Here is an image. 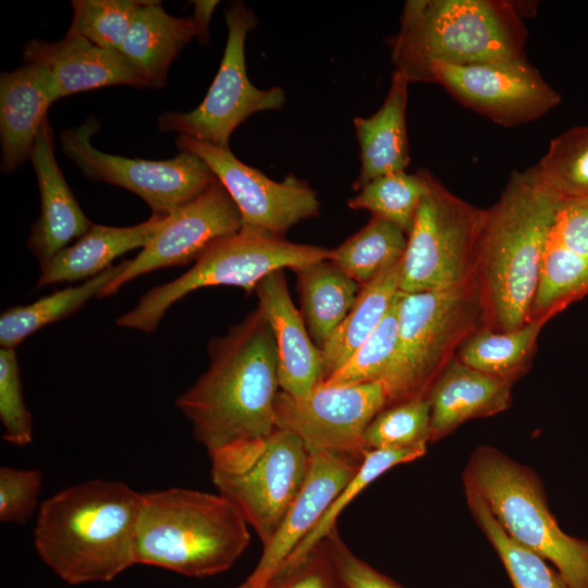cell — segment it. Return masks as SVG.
<instances>
[{"label": "cell", "mask_w": 588, "mask_h": 588, "mask_svg": "<svg viewBox=\"0 0 588 588\" xmlns=\"http://www.w3.org/2000/svg\"><path fill=\"white\" fill-rule=\"evenodd\" d=\"M210 364L175 401L211 465L254 456L277 429L278 351L256 308L208 346Z\"/></svg>", "instance_id": "6da1fadb"}, {"label": "cell", "mask_w": 588, "mask_h": 588, "mask_svg": "<svg viewBox=\"0 0 588 588\" xmlns=\"http://www.w3.org/2000/svg\"><path fill=\"white\" fill-rule=\"evenodd\" d=\"M562 200L531 167L512 171L499 200L485 209L474 274L483 327L510 331L529 321Z\"/></svg>", "instance_id": "7a4b0ae2"}, {"label": "cell", "mask_w": 588, "mask_h": 588, "mask_svg": "<svg viewBox=\"0 0 588 588\" xmlns=\"http://www.w3.org/2000/svg\"><path fill=\"white\" fill-rule=\"evenodd\" d=\"M143 493L115 480L90 479L45 500L34 546L64 583H108L135 565Z\"/></svg>", "instance_id": "3957f363"}, {"label": "cell", "mask_w": 588, "mask_h": 588, "mask_svg": "<svg viewBox=\"0 0 588 588\" xmlns=\"http://www.w3.org/2000/svg\"><path fill=\"white\" fill-rule=\"evenodd\" d=\"M527 28L503 0H409L391 38L395 71L408 83H432L438 64L467 65L525 58Z\"/></svg>", "instance_id": "277c9868"}, {"label": "cell", "mask_w": 588, "mask_h": 588, "mask_svg": "<svg viewBox=\"0 0 588 588\" xmlns=\"http://www.w3.org/2000/svg\"><path fill=\"white\" fill-rule=\"evenodd\" d=\"M249 525L220 493L169 488L143 493L135 565L204 578L231 568L250 541Z\"/></svg>", "instance_id": "5b68a950"}, {"label": "cell", "mask_w": 588, "mask_h": 588, "mask_svg": "<svg viewBox=\"0 0 588 588\" xmlns=\"http://www.w3.org/2000/svg\"><path fill=\"white\" fill-rule=\"evenodd\" d=\"M463 482L481 497L515 542L549 561L569 588H588V540L560 527L531 468L480 445L469 456Z\"/></svg>", "instance_id": "8992f818"}, {"label": "cell", "mask_w": 588, "mask_h": 588, "mask_svg": "<svg viewBox=\"0 0 588 588\" xmlns=\"http://www.w3.org/2000/svg\"><path fill=\"white\" fill-rule=\"evenodd\" d=\"M397 345L380 382L388 406L427 397L462 343L483 327L475 278L454 287L400 292Z\"/></svg>", "instance_id": "52a82bcc"}, {"label": "cell", "mask_w": 588, "mask_h": 588, "mask_svg": "<svg viewBox=\"0 0 588 588\" xmlns=\"http://www.w3.org/2000/svg\"><path fill=\"white\" fill-rule=\"evenodd\" d=\"M331 249L298 244L247 229L212 243L179 278L148 291L138 304L117 320L123 328L154 332L167 310L195 290L229 285L247 294L268 274L294 271L329 259Z\"/></svg>", "instance_id": "ba28073f"}, {"label": "cell", "mask_w": 588, "mask_h": 588, "mask_svg": "<svg viewBox=\"0 0 588 588\" xmlns=\"http://www.w3.org/2000/svg\"><path fill=\"white\" fill-rule=\"evenodd\" d=\"M483 218L485 209L457 197L430 173L407 234L400 291L444 290L473 280Z\"/></svg>", "instance_id": "9c48e42d"}, {"label": "cell", "mask_w": 588, "mask_h": 588, "mask_svg": "<svg viewBox=\"0 0 588 588\" xmlns=\"http://www.w3.org/2000/svg\"><path fill=\"white\" fill-rule=\"evenodd\" d=\"M228 40L219 71L200 105L188 112H166L158 118L160 132L179 135L213 146L229 148L234 130L252 114L279 110L285 102L280 87L257 88L248 78L245 40L258 21L242 2L225 11Z\"/></svg>", "instance_id": "30bf717a"}, {"label": "cell", "mask_w": 588, "mask_h": 588, "mask_svg": "<svg viewBox=\"0 0 588 588\" xmlns=\"http://www.w3.org/2000/svg\"><path fill=\"white\" fill-rule=\"evenodd\" d=\"M99 127V122L90 117L77 127L63 130L62 152L88 179L138 195L155 215H170L217 182L207 163L188 151H180L168 160L131 159L100 151L91 145Z\"/></svg>", "instance_id": "8fae6325"}, {"label": "cell", "mask_w": 588, "mask_h": 588, "mask_svg": "<svg viewBox=\"0 0 588 588\" xmlns=\"http://www.w3.org/2000/svg\"><path fill=\"white\" fill-rule=\"evenodd\" d=\"M310 452L294 433L277 428L252 457L211 467L218 493L226 498L266 546L301 493Z\"/></svg>", "instance_id": "7c38bea8"}, {"label": "cell", "mask_w": 588, "mask_h": 588, "mask_svg": "<svg viewBox=\"0 0 588 588\" xmlns=\"http://www.w3.org/2000/svg\"><path fill=\"white\" fill-rule=\"evenodd\" d=\"M385 407L388 397L380 382L319 384L299 397L280 390L275 400V426L296 434L309 451L364 460L368 452L364 443L365 430Z\"/></svg>", "instance_id": "4fadbf2b"}, {"label": "cell", "mask_w": 588, "mask_h": 588, "mask_svg": "<svg viewBox=\"0 0 588 588\" xmlns=\"http://www.w3.org/2000/svg\"><path fill=\"white\" fill-rule=\"evenodd\" d=\"M175 144L180 151L198 156L211 169L236 205L242 229L283 237L293 225L319 215L316 192L293 174L275 182L238 160L230 148L183 135Z\"/></svg>", "instance_id": "5bb4252c"}, {"label": "cell", "mask_w": 588, "mask_h": 588, "mask_svg": "<svg viewBox=\"0 0 588 588\" xmlns=\"http://www.w3.org/2000/svg\"><path fill=\"white\" fill-rule=\"evenodd\" d=\"M438 83L461 105L512 127L538 120L559 106L560 94L525 58L467 65L438 64Z\"/></svg>", "instance_id": "9a60e30c"}, {"label": "cell", "mask_w": 588, "mask_h": 588, "mask_svg": "<svg viewBox=\"0 0 588 588\" xmlns=\"http://www.w3.org/2000/svg\"><path fill=\"white\" fill-rule=\"evenodd\" d=\"M242 229L233 199L217 180L208 189L168 215L145 247L101 292L115 294L124 284L150 271L197 259L212 243Z\"/></svg>", "instance_id": "2e32d148"}, {"label": "cell", "mask_w": 588, "mask_h": 588, "mask_svg": "<svg viewBox=\"0 0 588 588\" xmlns=\"http://www.w3.org/2000/svg\"><path fill=\"white\" fill-rule=\"evenodd\" d=\"M306 482L280 524L252 574L235 588H261L271 573L296 549L318 523L363 460L352 455L309 451Z\"/></svg>", "instance_id": "e0dca14e"}, {"label": "cell", "mask_w": 588, "mask_h": 588, "mask_svg": "<svg viewBox=\"0 0 588 588\" xmlns=\"http://www.w3.org/2000/svg\"><path fill=\"white\" fill-rule=\"evenodd\" d=\"M25 63L40 66L56 99L111 85L147 87L131 62L117 50L99 47L83 36L66 33L58 41L30 39L23 48Z\"/></svg>", "instance_id": "ac0fdd59"}, {"label": "cell", "mask_w": 588, "mask_h": 588, "mask_svg": "<svg viewBox=\"0 0 588 588\" xmlns=\"http://www.w3.org/2000/svg\"><path fill=\"white\" fill-rule=\"evenodd\" d=\"M255 292L257 308L275 340L281 391L296 397L307 395L322 381V351L311 340L302 314L291 299L283 270L264 278Z\"/></svg>", "instance_id": "d6986e66"}, {"label": "cell", "mask_w": 588, "mask_h": 588, "mask_svg": "<svg viewBox=\"0 0 588 588\" xmlns=\"http://www.w3.org/2000/svg\"><path fill=\"white\" fill-rule=\"evenodd\" d=\"M40 194V213L32 225L28 247L40 267L93 225L87 219L56 161L53 134L44 122L29 157Z\"/></svg>", "instance_id": "ffe728a7"}, {"label": "cell", "mask_w": 588, "mask_h": 588, "mask_svg": "<svg viewBox=\"0 0 588 588\" xmlns=\"http://www.w3.org/2000/svg\"><path fill=\"white\" fill-rule=\"evenodd\" d=\"M514 383V380L470 368L454 357L427 395L431 409L429 443L446 437L468 420L506 411Z\"/></svg>", "instance_id": "44dd1931"}, {"label": "cell", "mask_w": 588, "mask_h": 588, "mask_svg": "<svg viewBox=\"0 0 588 588\" xmlns=\"http://www.w3.org/2000/svg\"><path fill=\"white\" fill-rule=\"evenodd\" d=\"M45 71L25 63L0 76L1 170L12 172L30 157L38 133L56 101Z\"/></svg>", "instance_id": "7402d4cb"}, {"label": "cell", "mask_w": 588, "mask_h": 588, "mask_svg": "<svg viewBox=\"0 0 588 588\" xmlns=\"http://www.w3.org/2000/svg\"><path fill=\"white\" fill-rule=\"evenodd\" d=\"M408 84L394 71L379 110L368 118L353 119L360 157L359 175L353 185L355 191L376 177L406 171L411 161L406 130Z\"/></svg>", "instance_id": "603a6c76"}, {"label": "cell", "mask_w": 588, "mask_h": 588, "mask_svg": "<svg viewBox=\"0 0 588 588\" xmlns=\"http://www.w3.org/2000/svg\"><path fill=\"white\" fill-rule=\"evenodd\" d=\"M166 217L152 213L142 223L123 228L93 223L73 245L66 246L40 267L37 287L88 280L102 273L119 256L145 247Z\"/></svg>", "instance_id": "cb8c5ba5"}, {"label": "cell", "mask_w": 588, "mask_h": 588, "mask_svg": "<svg viewBox=\"0 0 588 588\" xmlns=\"http://www.w3.org/2000/svg\"><path fill=\"white\" fill-rule=\"evenodd\" d=\"M197 36L192 16L176 17L167 13L160 2L144 1L120 52L138 71L147 87L160 88L167 82L173 60Z\"/></svg>", "instance_id": "d4e9b609"}, {"label": "cell", "mask_w": 588, "mask_h": 588, "mask_svg": "<svg viewBox=\"0 0 588 588\" xmlns=\"http://www.w3.org/2000/svg\"><path fill=\"white\" fill-rule=\"evenodd\" d=\"M295 272L303 318L311 340L322 350L350 313L362 285L329 259Z\"/></svg>", "instance_id": "484cf974"}, {"label": "cell", "mask_w": 588, "mask_h": 588, "mask_svg": "<svg viewBox=\"0 0 588 588\" xmlns=\"http://www.w3.org/2000/svg\"><path fill=\"white\" fill-rule=\"evenodd\" d=\"M402 264L403 258L360 286L350 313L321 350L322 381L338 370L383 320L400 292Z\"/></svg>", "instance_id": "4316f807"}, {"label": "cell", "mask_w": 588, "mask_h": 588, "mask_svg": "<svg viewBox=\"0 0 588 588\" xmlns=\"http://www.w3.org/2000/svg\"><path fill=\"white\" fill-rule=\"evenodd\" d=\"M549 320L531 319L510 331L480 327L462 343L455 357L470 368L516 382L529 370L539 334Z\"/></svg>", "instance_id": "83f0119b"}, {"label": "cell", "mask_w": 588, "mask_h": 588, "mask_svg": "<svg viewBox=\"0 0 588 588\" xmlns=\"http://www.w3.org/2000/svg\"><path fill=\"white\" fill-rule=\"evenodd\" d=\"M127 260L111 266L83 284L56 291L29 305L5 310L0 317L1 348H14L27 336L52 322L62 320L100 296L103 289L126 267Z\"/></svg>", "instance_id": "f1b7e54d"}, {"label": "cell", "mask_w": 588, "mask_h": 588, "mask_svg": "<svg viewBox=\"0 0 588 588\" xmlns=\"http://www.w3.org/2000/svg\"><path fill=\"white\" fill-rule=\"evenodd\" d=\"M407 234L397 225L372 216L368 223L331 249L329 260L360 285L399 262L405 253Z\"/></svg>", "instance_id": "f546056e"}, {"label": "cell", "mask_w": 588, "mask_h": 588, "mask_svg": "<svg viewBox=\"0 0 588 588\" xmlns=\"http://www.w3.org/2000/svg\"><path fill=\"white\" fill-rule=\"evenodd\" d=\"M464 489L475 522L498 553L514 588H569L543 558L518 544L505 532L477 492L468 487Z\"/></svg>", "instance_id": "4dcf8cb0"}, {"label": "cell", "mask_w": 588, "mask_h": 588, "mask_svg": "<svg viewBox=\"0 0 588 588\" xmlns=\"http://www.w3.org/2000/svg\"><path fill=\"white\" fill-rule=\"evenodd\" d=\"M588 295V259L549 240L531 303L529 320L553 318Z\"/></svg>", "instance_id": "1f68e13d"}, {"label": "cell", "mask_w": 588, "mask_h": 588, "mask_svg": "<svg viewBox=\"0 0 588 588\" xmlns=\"http://www.w3.org/2000/svg\"><path fill=\"white\" fill-rule=\"evenodd\" d=\"M429 174L420 169L413 174L401 171L376 177L362 186L347 205L355 210H368L408 234L428 189Z\"/></svg>", "instance_id": "d6a6232c"}, {"label": "cell", "mask_w": 588, "mask_h": 588, "mask_svg": "<svg viewBox=\"0 0 588 588\" xmlns=\"http://www.w3.org/2000/svg\"><path fill=\"white\" fill-rule=\"evenodd\" d=\"M534 169L561 199L588 198V125L574 126L553 138Z\"/></svg>", "instance_id": "836d02e7"}, {"label": "cell", "mask_w": 588, "mask_h": 588, "mask_svg": "<svg viewBox=\"0 0 588 588\" xmlns=\"http://www.w3.org/2000/svg\"><path fill=\"white\" fill-rule=\"evenodd\" d=\"M400 292L372 334L338 370L323 380L321 385H352L382 381L397 345Z\"/></svg>", "instance_id": "e575fe53"}, {"label": "cell", "mask_w": 588, "mask_h": 588, "mask_svg": "<svg viewBox=\"0 0 588 588\" xmlns=\"http://www.w3.org/2000/svg\"><path fill=\"white\" fill-rule=\"evenodd\" d=\"M430 421L431 409L427 397L388 406L366 428L365 446L368 451L427 446Z\"/></svg>", "instance_id": "d590c367"}, {"label": "cell", "mask_w": 588, "mask_h": 588, "mask_svg": "<svg viewBox=\"0 0 588 588\" xmlns=\"http://www.w3.org/2000/svg\"><path fill=\"white\" fill-rule=\"evenodd\" d=\"M426 452L427 446L369 450L365 454L357 471L291 555H297L305 552L335 528L336 519L342 511L378 477L396 465L413 462L424 456Z\"/></svg>", "instance_id": "8d00e7d4"}, {"label": "cell", "mask_w": 588, "mask_h": 588, "mask_svg": "<svg viewBox=\"0 0 588 588\" xmlns=\"http://www.w3.org/2000/svg\"><path fill=\"white\" fill-rule=\"evenodd\" d=\"M71 4L73 17L68 33L83 36L99 47L120 51L144 1L74 0Z\"/></svg>", "instance_id": "74e56055"}, {"label": "cell", "mask_w": 588, "mask_h": 588, "mask_svg": "<svg viewBox=\"0 0 588 588\" xmlns=\"http://www.w3.org/2000/svg\"><path fill=\"white\" fill-rule=\"evenodd\" d=\"M332 530L305 552L285 559L261 588H351L335 559Z\"/></svg>", "instance_id": "f35d334b"}, {"label": "cell", "mask_w": 588, "mask_h": 588, "mask_svg": "<svg viewBox=\"0 0 588 588\" xmlns=\"http://www.w3.org/2000/svg\"><path fill=\"white\" fill-rule=\"evenodd\" d=\"M0 420L7 442L16 446L33 442V418L24 401L14 348L0 351Z\"/></svg>", "instance_id": "ab89813d"}, {"label": "cell", "mask_w": 588, "mask_h": 588, "mask_svg": "<svg viewBox=\"0 0 588 588\" xmlns=\"http://www.w3.org/2000/svg\"><path fill=\"white\" fill-rule=\"evenodd\" d=\"M42 474L35 468H0V522L25 524L34 514L40 490Z\"/></svg>", "instance_id": "60d3db41"}, {"label": "cell", "mask_w": 588, "mask_h": 588, "mask_svg": "<svg viewBox=\"0 0 588 588\" xmlns=\"http://www.w3.org/2000/svg\"><path fill=\"white\" fill-rule=\"evenodd\" d=\"M551 236L588 259V198L562 200Z\"/></svg>", "instance_id": "b9f144b4"}, {"label": "cell", "mask_w": 588, "mask_h": 588, "mask_svg": "<svg viewBox=\"0 0 588 588\" xmlns=\"http://www.w3.org/2000/svg\"><path fill=\"white\" fill-rule=\"evenodd\" d=\"M335 559L351 588H404L357 556L341 538L338 527L332 530Z\"/></svg>", "instance_id": "7bdbcfd3"}, {"label": "cell", "mask_w": 588, "mask_h": 588, "mask_svg": "<svg viewBox=\"0 0 588 588\" xmlns=\"http://www.w3.org/2000/svg\"><path fill=\"white\" fill-rule=\"evenodd\" d=\"M194 14L193 20L196 23L197 29H198V36L197 38L201 44H206L209 39V22L211 19V15L218 5V1H194Z\"/></svg>", "instance_id": "ee69618b"}]
</instances>
